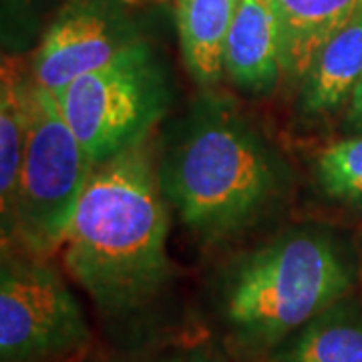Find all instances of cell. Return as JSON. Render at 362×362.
Segmentation results:
<instances>
[{
    "label": "cell",
    "instance_id": "obj_1",
    "mask_svg": "<svg viewBox=\"0 0 362 362\" xmlns=\"http://www.w3.org/2000/svg\"><path fill=\"white\" fill-rule=\"evenodd\" d=\"M163 197L204 244L252 228L284 195V159L232 99L206 90L171 125L157 163Z\"/></svg>",
    "mask_w": 362,
    "mask_h": 362
},
{
    "label": "cell",
    "instance_id": "obj_2",
    "mask_svg": "<svg viewBox=\"0 0 362 362\" xmlns=\"http://www.w3.org/2000/svg\"><path fill=\"white\" fill-rule=\"evenodd\" d=\"M169 216L147 141L95 165L63 244L69 274L105 316L156 300L171 278Z\"/></svg>",
    "mask_w": 362,
    "mask_h": 362
},
{
    "label": "cell",
    "instance_id": "obj_3",
    "mask_svg": "<svg viewBox=\"0 0 362 362\" xmlns=\"http://www.w3.org/2000/svg\"><path fill=\"white\" fill-rule=\"evenodd\" d=\"M354 268L337 235L294 228L238 258L221 278L216 316L244 356H270L320 312L346 298Z\"/></svg>",
    "mask_w": 362,
    "mask_h": 362
},
{
    "label": "cell",
    "instance_id": "obj_4",
    "mask_svg": "<svg viewBox=\"0 0 362 362\" xmlns=\"http://www.w3.org/2000/svg\"><path fill=\"white\" fill-rule=\"evenodd\" d=\"M54 97L90 161L99 165L147 141L168 115L173 87L156 47L141 39Z\"/></svg>",
    "mask_w": 362,
    "mask_h": 362
},
{
    "label": "cell",
    "instance_id": "obj_5",
    "mask_svg": "<svg viewBox=\"0 0 362 362\" xmlns=\"http://www.w3.org/2000/svg\"><path fill=\"white\" fill-rule=\"evenodd\" d=\"M93 169L54 93L30 81L28 137L4 240L16 238L25 252L42 258L63 247Z\"/></svg>",
    "mask_w": 362,
    "mask_h": 362
},
{
    "label": "cell",
    "instance_id": "obj_6",
    "mask_svg": "<svg viewBox=\"0 0 362 362\" xmlns=\"http://www.w3.org/2000/svg\"><path fill=\"white\" fill-rule=\"evenodd\" d=\"M89 344V322L65 278L42 256L4 250L0 362H69Z\"/></svg>",
    "mask_w": 362,
    "mask_h": 362
},
{
    "label": "cell",
    "instance_id": "obj_7",
    "mask_svg": "<svg viewBox=\"0 0 362 362\" xmlns=\"http://www.w3.org/2000/svg\"><path fill=\"white\" fill-rule=\"evenodd\" d=\"M141 40L127 0H65L45 30L30 66L33 81L59 93Z\"/></svg>",
    "mask_w": 362,
    "mask_h": 362
},
{
    "label": "cell",
    "instance_id": "obj_8",
    "mask_svg": "<svg viewBox=\"0 0 362 362\" xmlns=\"http://www.w3.org/2000/svg\"><path fill=\"white\" fill-rule=\"evenodd\" d=\"M226 77L252 97L276 89L282 77L280 28L274 0H240L233 14L223 59Z\"/></svg>",
    "mask_w": 362,
    "mask_h": 362
},
{
    "label": "cell",
    "instance_id": "obj_9",
    "mask_svg": "<svg viewBox=\"0 0 362 362\" xmlns=\"http://www.w3.org/2000/svg\"><path fill=\"white\" fill-rule=\"evenodd\" d=\"M362 81V14L337 33L312 59L300 81L296 111L304 121L337 113Z\"/></svg>",
    "mask_w": 362,
    "mask_h": 362
},
{
    "label": "cell",
    "instance_id": "obj_10",
    "mask_svg": "<svg viewBox=\"0 0 362 362\" xmlns=\"http://www.w3.org/2000/svg\"><path fill=\"white\" fill-rule=\"evenodd\" d=\"M282 77L300 83L328 40L362 14V0H274Z\"/></svg>",
    "mask_w": 362,
    "mask_h": 362
},
{
    "label": "cell",
    "instance_id": "obj_11",
    "mask_svg": "<svg viewBox=\"0 0 362 362\" xmlns=\"http://www.w3.org/2000/svg\"><path fill=\"white\" fill-rule=\"evenodd\" d=\"M183 65L202 89L226 77L223 59L240 0H173Z\"/></svg>",
    "mask_w": 362,
    "mask_h": 362
},
{
    "label": "cell",
    "instance_id": "obj_12",
    "mask_svg": "<svg viewBox=\"0 0 362 362\" xmlns=\"http://www.w3.org/2000/svg\"><path fill=\"white\" fill-rule=\"evenodd\" d=\"M270 362H362V304L342 298L268 356Z\"/></svg>",
    "mask_w": 362,
    "mask_h": 362
},
{
    "label": "cell",
    "instance_id": "obj_13",
    "mask_svg": "<svg viewBox=\"0 0 362 362\" xmlns=\"http://www.w3.org/2000/svg\"><path fill=\"white\" fill-rule=\"evenodd\" d=\"M30 81L14 69L13 63H4L2 87H0V211L2 230L13 218L14 199L18 189V177L25 157L28 137V93Z\"/></svg>",
    "mask_w": 362,
    "mask_h": 362
},
{
    "label": "cell",
    "instance_id": "obj_14",
    "mask_svg": "<svg viewBox=\"0 0 362 362\" xmlns=\"http://www.w3.org/2000/svg\"><path fill=\"white\" fill-rule=\"evenodd\" d=\"M314 177L328 199L362 209V137L324 147L314 163Z\"/></svg>",
    "mask_w": 362,
    "mask_h": 362
},
{
    "label": "cell",
    "instance_id": "obj_15",
    "mask_svg": "<svg viewBox=\"0 0 362 362\" xmlns=\"http://www.w3.org/2000/svg\"><path fill=\"white\" fill-rule=\"evenodd\" d=\"M350 107H349V115H346V121L352 129L362 131V81L358 83V87L354 89L352 97H350Z\"/></svg>",
    "mask_w": 362,
    "mask_h": 362
},
{
    "label": "cell",
    "instance_id": "obj_16",
    "mask_svg": "<svg viewBox=\"0 0 362 362\" xmlns=\"http://www.w3.org/2000/svg\"><path fill=\"white\" fill-rule=\"evenodd\" d=\"M185 362H232L220 354L218 350L207 349V346H195V349L187 350L185 354Z\"/></svg>",
    "mask_w": 362,
    "mask_h": 362
},
{
    "label": "cell",
    "instance_id": "obj_17",
    "mask_svg": "<svg viewBox=\"0 0 362 362\" xmlns=\"http://www.w3.org/2000/svg\"><path fill=\"white\" fill-rule=\"evenodd\" d=\"M185 354L187 352H163V354H156V356L145 358L141 362H185Z\"/></svg>",
    "mask_w": 362,
    "mask_h": 362
}]
</instances>
